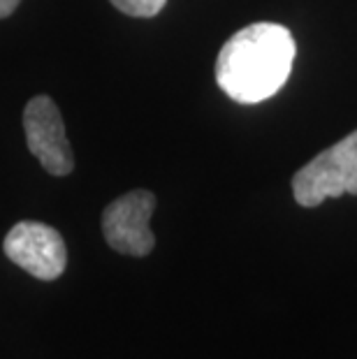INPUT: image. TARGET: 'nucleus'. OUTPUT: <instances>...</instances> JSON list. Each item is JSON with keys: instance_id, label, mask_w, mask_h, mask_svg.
Returning a JSON list of instances; mask_svg holds the SVG:
<instances>
[{"instance_id": "f257e3e1", "label": "nucleus", "mask_w": 357, "mask_h": 359, "mask_svg": "<svg viewBox=\"0 0 357 359\" xmlns=\"http://www.w3.org/2000/svg\"><path fill=\"white\" fill-rule=\"evenodd\" d=\"M295 37L285 26L260 21L237 30L216 58L220 90L239 104H257L276 95L295 63Z\"/></svg>"}, {"instance_id": "f03ea898", "label": "nucleus", "mask_w": 357, "mask_h": 359, "mask_svg": "<svg viewBox=\"0 0 357 359\" xmlns=\"http://www.w3.org/2000/svg\"><path fill=\"white\" fill-rule=\"evenodd\" d=\"M346 193L357 195V130L318 154L292 177L295 202L307 209Z\"/></svg>"}, {"instance_id": "7ed1b4c3", "label": "nucleus", "mask_w": 357, "mask_h": 359, "mask_svg": "<svg viewBox=\"0 0 357 359\" xmlns=\"http://www.w3.org/2000/svg\"><path fill=\"white\" fill-rule=\"evenodd\" d=\"M156 211V195L151 190H130L116 197L102 211V234L116 253L147 257L156 248V236L149 220Z\"/></svg>"}, {"instance_id": "20e7f679", "label": "nucleus", "mask_w": 357, "mask_h": 359, "mask_svg": "<svg viewBox=\"0 0 357 359\" xmlns=\"http://www.w3.org/2000/svg\"><path fill=\"white\" fill-rule=\"evenodd\" d=\"M5 255L40 280H56L65 271L67 250L58 230L37 220H21L3 241Z\"/></svg>"}, {"instance_id": "39448f33", "label": "nucleus", "mask_w": 357, "mask_h": 359, "mask_svg": "<svg viewBox=\"0 0 357 359\" xmlns=\"http://www.w3.org/2000/svg\"><path fill=\"white\" fill-rule=\"evenodd\" d=\"M24 130L28 151L54 177H65L74 170L72 147L67 142L63 116L56 102L47 95L33 97L24 109Z\"/></svg>"}, {"instance_id": "423d86ee", "label": "nucleus", "mask_w": 357, "mask_h": 359, "mask_svg": "<svg viewBox=\"0 0 357 359\" xmlns=\"http://www.w3.org/2000/svg\"><path fill=\"white\" fill-rule=\"evenodd\" d=\"M119 12L128 14V17L151 19L163 10L167 0H109Z\"/></svg>"}, {"instance_id": "0eeeda50", "label": "nucleus", "mask_w": 357, "mask_h": 359, "mask_svg": "<svg viewBox=\"0 0 357 359\" xmlns=\"http://www.w3.org/2000/svg\"><path fill=\"white\" fill-rule=\"evenodd\" d=\"M19 5H21V0H0V19L10 17Z\"/></svg>"}]
</instances>
